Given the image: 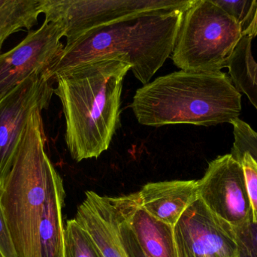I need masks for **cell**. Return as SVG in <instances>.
Returning a JSON list of instances; mask_svg holds the SVG:
<instances>
[{
  "mask_svg": "<svg viewBox=\"0 0 257 257\" xmlns=\"http://www.w3.org/2000/svg\"><path fill=\"white\" fill-rule=\"evenodd\" d=\"M131 65L123 57L81 63L54 77L75 161L98 158L109 148L120 116L123 83Z\"/></svg>",
  "mask_w": 257,
  "mask_h": 257,
  "instance_id": "obj_1",
  "label": "cell"
},
{
  "mask_svg": "<svg viewBox=\"0 0 257 257\" xmlns=\"http://www.w3.org/2000/svg\"><path fill=\"white\" fill-rule=\"evenodd\" d=\"M131 108L145 126L232 124L241 114V93L222 71L181 69L138 89Z\"/></svg>",
  "mask_w": 257,
  "mask_h": 257,
  "instance_id": "obj_2",
  "label": "cell"
},
{
  "mask_svg": "<svg viewBox=\"0 0 257 257\" xmlns=\"http://www.w3.org/2000/svg\"><path fill=\"white\" fill-rule=\"evenodd\" d=\"M183 14L175 12L140 17L91 32L70 45H64L48 75L54 79L57 74L81 63L121 57L145 85L172 55Z\"/></svg>",
  "mask_w": 257,
  "mask_h": 257,
  "instance_id": "obj_3",
  "label": "cell"
},
{
  "mask_svg": "<svg viewBox=\"0 0 257 257\" xmlns=\"http://www.w3.org/2000/svg\"><path fill=\"white\" fill-rule=\"evenodd\" d=\"M42 110L32 113L0 201L18 257H38L39 226L58 172L45 151Z\"/></svg>",
  "mask_w": 257,
  "mask_h": 257,
  "instance_id": "obj_4",
  "label": "cell"
},
{
  "mask_svg": "<svg viewBox=\"0 0 257 257\" xmlns=\"http://www.w3.org/2000/svg\"><path fill=\"white\" fill-rule=\"evenodd\" d=\"M243 36L233 17L209 0L183 14L172 61L181 70L220 72L228 68Z\"/></svg>",
  "mask_w": 257,
  "mask_h": 257,
  "instance_id": "obj_5",
  "label": "cell"
},
{
  "mask_svg": "<svg viewBox=\"0 0 257 257\" xmlns=\"http://www.w3.org/2000/svg\"><path fill=\"white\" fill-rule=\"evenodd\" d=\"M201 0H39L47 22L63 27L68 45L105 26L149 15L185 12Z\"/></svg>",
  "mask_w": 257,
  "mask_h": 257,
  "instance_id": "obj_6",
  "label": "cell"
},
{
  "mask_svg": "<svg viewBox=\"0 0 257 257\" xmlns=\"http://www.w3.org/2000/svg\"><path fill=\"white\" fill-rule=\"evenodd\" d=\"M54 81L48 73L34 75L0 98V188L13 166L32 113L48 108Z\"/></svg>",
  "mask_w": 257,
  "mask_h": 257,
  "instance_id": "obj_7",
  "label": "cell"
},
{
  "mask_svg": "<svg viewBox=\"0 0 257 257\" xmlns=\"http://www.w3.org/2000/svg\"><path fill=\"white\" fill-rule=\"evenodd\" d=\"M197 181L199 197L221 221L234 230L252 221L244 170L232 154L211 161Z\"/></svg>",
  "mask_w": 257,
  "mask_h": 257,
  "instance_id": "obj_8",
  "label": "cell"
},
{
  "mask_svg": "<svg viewBox=\"0 0 257 257\" xmlns=\"http://www.w3.org/2000/svg\"><path fill=\"white\" fill-rule=\"evenodd\" d=\"M64 36L61 25L44 21L17 46L0 54V98L29 77L48 74L64 48Z\"/></svg>",
  "mask_w": 257,
  "mask_h": 257,
  "instance_id": "obj_9",
  "label": "cell"
},
{
  "mask_svg": "<svg viewBox=\"0 0 257 257\" xmlns=\"http://www.w3.org/2000/svg\"><path fill=\"white\" fill-rule=\"evenodd\" d=\"M178 257H238L235 231L198 198L174 226Z\"/></svg>",
  "mask_w": 257,
  "mask_h": 257,
  "instance_id": "obj_10",
  "label": "cell"
},
{
  "mask_svg": "<svg viewBox=\"0 0 257 257\" xmlns=\"http://www.w3.org/2000/svg\"><path fill=\"white\" fill-rule=\"evenodd\" d=\"M131 196L87 191L78 207L74 219L88 232L102 257H128L120 238V223Z\"/></svg>",
  "mask_w": 257,
  "mask_h": 257,
  "instance_id": "obj_11",
  "label": "cell"
},
{
  "mask_svg": "<svg viewBox=\"0 0 257 257\" xmlns=\"http://www.w3.org/2000/svg\"><path fill=\"white\" fill-rule=\"evenodd\" d=\"M139 193L141 206L147 212L173 226L199 198L198 181L194 180L148 183Z\"/></svg>",
  "mask_w": 257,
  "mask_h": 257,
  "instance_id": "obj_12",
  "label": "cell"
},
{
  "mask_svg": "<svg viewBox=\"0 0 257 257\" xmlns=\"http://www.w3.org/2000/svg\"><path fill=\"white\" fill-rule=\"evenodd\" d=\"M65 196L63 179L58 174L50 191L39 226L38 257H63Z\"/></svg>",
  "mask_w": 257,
  "mask_h": 257,
  "instance_id": "obj_13",
  "label": "cell"
},
{
  "mask_svg": "<svg viewBox=\"0 0 257 257\" xmlns=\"http://www.w3.org/2000/svg\"><path fill=\"white\" fill-rule=\"evenodd\" d=\"M130 225L148 256L178 257L174 226L153 217L141 203L130 215Z\"/></svg>",
  "mask_w": 257,
  "mask_h": 257,
  "instance_id": "obj_14",
  "label": "cell"
},
{
  "mask_svg": "<svg viewBox=\"0 0 257 257\" xmlns=\"http://www.w3.org/2000/svg\"><path fill=\"white\" fill-rule=\"evenodd\" d=\"M40 15L39 0H0V51L8 38L37 25Z\"/></svg>",
  "mask_w": 257,
  "mask_h": 257,
  "instance_id": "obj_15",
  "label": "cell"
},
{
  "mask_svg": "<svg viewBox=\"0 0 257 257\" xmlns=\"http://www.w3.org/2000/svg\"><path fill=\"white\" fill-rule=\"evenodd\" d=\"M252 40L250 36H243L228 69L238 91L244 93L257 110V62L252 53Z\"/></svg>",
  "mask_w": 257,
  "mask_h": 257,
  "instance_id": "obj_16",
  "label": "cell"
},
{
  "mask_svg": "<svg viewBox=\"0 0 257 257\" xmlns=\"http://www.w3.org/2000/svg\"><path fill=\"white\" fill-rule=\"evenodd\" d=\"M63 257H102L88 232L75 219L65 226Z\"/></svg>",
  "mask_w": 257,
  "mask_h": 257,
  "instance_id": "obj_17",
  "label": "cell"
},
{
  "mask_svg": "<svg viewBox=\"0 0 257 257\" xmlns=\"http://www.w3.org/2000/svg\"><path fill=\"white\" fill-rule=\"evenodd\" d=\"M231 154L238 160L244 170L252 211V222L257 224V163L247 151L233 145Z\"/></svg>",
  "mask_w": 257,
  "mask_h": 257,
  "instance_id": "obj_18",
  "label": "cell"
},
{
  "mask_svg": "<svg viewBox=\"0 0 257 257\" xmlns=\"http://www.w3.org/2000/svg\"><path fill=\"white\" fill-rule=\"evenodd\" d=\"M140 203L139 192L132 193L131 199L120 223V238L128 257H149L141 247L130 225V215Z\"/></svg>",
  "mask_w": 257,
  "mask_h": 257,
  "instance_id": "obj_19",
  "label": "cell"
},
{
  "mask_svg": "<svg viewBox=\"0 0 257 257\" xmlns=\"http://www.w3.org/2000/svg\"><path fill=\"white\" fill-rule=\"evenodd\" d=\"M237 20L243 31L250 25L254 16L257 0H209Z\"/></svg>",
  "mask_w": 257,
  "mask_h": 257,
  "instance_id": "obj_20",
  "label": "cell"
},
{
  "mask_svg": "<svg viewBox=\"0 0 257 257\" xmlns=\"http://www.w3.org/2000/svg\"><path fill=\"white\" fill-rule=\"evenodd\" d=\"M233 126V145L247 151L257 163V132L240 118L232 123Z\"/></svg>",
  "mask_w": 257,
  "mask_h": 257,
  "instance_id": "obj_21",
  "label": "cell"
},
{
  "mask_svg": "<svg viewBox=\"0 0 257 257\" xmlns=\"http://www.w3.org/2000/svg\"><path fill=\"white\" fill-rule=\"evenodd\" d=\"M238 257H257V224L250 222L235 229Z\"/></svg>",
  "mask_w": 257,
  "mask_h": 257,
  "instance_id": "obj_22",
  "label": "cell"
},
{
  "mask_svg": "<svg viewBox=\"0 0 257 257\" xmlns=\"http://www.w3.org/2000/svg\"><path fill=\"white\" fill-rule=\"evenodd\" d=\"M0 253L3 257H18L0 201Z\"/></svg>",
  "mask_w": 257,
  "mask_h": 257,
  "instance_id": "obj_23",
  "label": "cell"
},
{
  "mask_svg": "<svg viewBox=\"0 0 257 257\" xmlns=\"http://www.w3.org/2000/svg\"><path fill=\"white\" fill-rule=\"evenodd\" d=\"M244 36H248L250 37L254 38L257 36V2L256 11H255L254 16L250 25L243 31Z\"/></svg>",
  "mask_w": 257,
  "mask_h": 257,
  "instance_id": "obj_24",
  "label": "cell"
},
{
  "mask_svg": "<svg viewBox=\"0 0 257 257\" xmlns=\"http://www.w3.org/2000/svg\"><path fill=\"white\" fill-rule=\"evenodd\" d=\"M0 257H3V256L1 255V253H0Z\"/></svg>",
  "mask_w": 257,
  "mask_h": 257,
  "instance_id": "obj_25",
  "label": "cell"
}]
</instances>
